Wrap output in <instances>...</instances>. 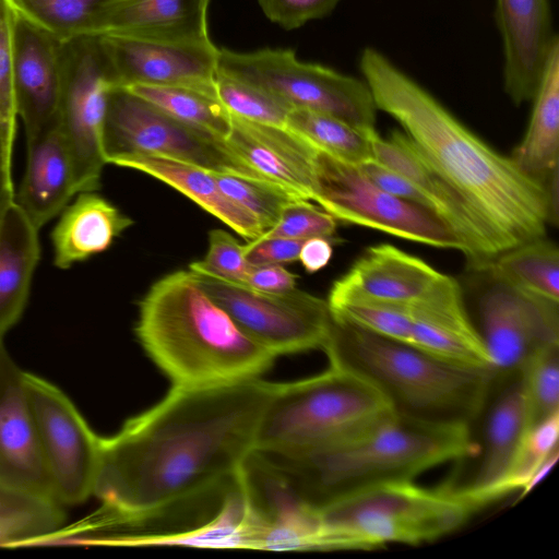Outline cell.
<instances>
[{
  "instance_id": "obj_1",
  "label": "cell",
  "mask_w": 559,
  "mask_h": 559,
  "mask_svg": "<svg viewBox=\"0 0 559 559\" xmlns=\"http://www.w3.org/2000/svg\"><path fill=\"white\" fill-rule=\"evenodd\" d=\"M274 382L173 386L119 431L100 437L93 496L102 509L134 513L235 476L254 450Z\"/></svg>"
},
{
  "instance_id": "obj_2",
  "label": "cell",
  "mask_w": 559,
  "mask_h": 559,
  "mask_svg": "<svg viewBox=\"0 0 559 559\" xmlns=\"http://www.w3.org/2000/svg\"><path fill=\"white\" fill-rule=\"evenodd\" d=\"M359 69L378 110L394 118L418 151L486 225L501 253L546 236V185L461 123L386 56L366 47Z\"/></svg>"
},
{
  "instance_id": "obj_3",
  "label": "cell",
  "mask_w": 559,
  "mask_h": 559,
  "mask_svg": "<svg viewBox=\"0 0 559 559\" xmlns=\"http://www.w3.org/2000/svg\"><path fill=\"white\" fill-rule=\"evenodd\" d=\"M135 333L178 388L258 379L276 359L204 292L190 270L167 274L150 287L139 302Z\"/></svg>"
},
{
  "instance_id": "obj_4",
  "label": "cell",
  "mask_w": 559,
  "mask_h": 559,
  "mask_svg": "<svg viewBox=\"0 0 559 559\" xmlns=\"http://www.w3.org/2000/svg\"><path fill=\"white\" fill-rule=\"evenodd\" d=\"M259 451V450H257ZM263 454L307 506L320 508L353 492L424 472L474 452L471 427L395 415L343 445Z\"/></svg>"
},
{
  "instance_id": "obj_5",
  "label": "cell",
  "mask_w": 559,
  "mask_h": 559,
  "mask_svg": "<svg viewBox=\"0 0 559 559\" xmlns=\"http://www.w3.org/2000/svg\"><path fill=\"white\" fill-rule=\"evenodd\" d=\"M322 349L330 365L371 382L396 415L433 423L471 426L498 373L447 362L334 317Z\"/></svg>"
},
{
  "instance_id": "obj_6",
  "label": "cell",
  "mask_w": 559,
  "mask_h": 559,
  "mask_svg": "<svg viewBox=\"0 0 559 559\" xmlns=\"http://www.w3.org/2000/svg\"><path fill=\"white\" fill-rule=\"evenodd\" d=\"M395 415L371 382L355 371L330 365L316 376L274 383L254 450L334 448L368 435Z\"/></svg>"
},
{
  "instance_id": "obj_7",
  "label": "cell",
  "mask_w": 559,
  "mask_h": 559,
  "mask_svg": "<svg viewBox=\"0 0 559 559\" xmlns=\"http://www.w3.org/2000/svg\"><path fill=\"white\" fill-rule=\"evenodd\" d=\"M475 511L459 495L414 480L372 486L318 510L324 551L429 543L462 527Z\"/></svg>"
},
{
  "instance_id": "obj_8",
  "label": "cell",
  "mask_w": 559,
  "mask_h": 559,
  "mask_svg": "<svg viewBox=\"0 0 559 559\" xmlns=\"http://www.w3.org/2000/svg\"><path fill=\"white\" fill-rule=\"evenodd\" d=\"M90 542L253 550L255 527L238 473L207 489L134 513L100 509Z\"/></svg>"
},
{
  "instance_id": "obj_9",
  "label": "cell",
  "mask_w": 559,
  "mask_h": 559,
  "mask_svg": "<svg viewBox=\"0 0 559 559\" xmlns=\"http://www.w3.org/2000/svg\"><path fill=\"white\" fill-rule=\"evenodd\" d=\"M217 72L255 85L292 108L328 114L361 130L376 129L378 108L364 80L302 62L293 50L218 48Z\"/></svg>"
},
{
  "instance_id": "obj_10",
  "label": "cell",
  "mask_w": 559,
  "mask_h": 559,
  "mask_svg": "<svg viewBox=\"0 0 559 559\" xmlns=\"http://www.w3.org/2000/svg\"><path fill=\"white\" fill-rule=\"evenodd\" d=\"M134 154L270 181L239 158L224 139L178 121L128 88L115 86L109 92L103 129L104 159L110 164Z\"/></svg>"
},
{
  "instance_id": "obj_11",
  "label": "cell",
  "mask_w": 559,
  "mask_h": 559,
  "mask_svg": "<svg viewBox=\"0 0 559 559\" xmlns=\"http://www.w3.org/2000/svg\"><path fill=\"white\" fill-rule=\"evenodd\" d=\"M311 201L335 219L427 246L465 251L456 234L433 211L382 190L359 166L318 148Z\"/></svg>"
},
{
  "instance_id": "obj_12",
  "label": "cell",
  "mask_w": 559,
  "mask_h": 559,
  "mask_svg": "<svg viewBox=\"0 0 559 559\" xmlns=\"http://www.w3.org/2000/svg\"><path fill=\"white\" fill-rule=\"evenodd\" d=\"M60 126L74 168L78 193L99 188L106 162L103 129L116 80L98 35L62 39Z\"/></svg>"
},
{
  "instance_id": "obj_13",
  "label": "cell",
  "mask_w": 559,
  "mask_h": 559,
  "mask_svg": "<svg viewBox=\"0 0 559 559\" xmlns=\"http://www.w3.org/2000/svg\"><path fill=\"white\" fill-rule=\"evenodd\" d=\"M193 274L204 292L234 322L276 357L323 348L332 323L326 300L296 287L283 293H266Z\"/></svg>"
},
{
  "instance_id": "obj_14",
  "label": "cell",
  "mask_w": 559,
  "mask_h": 559,
  "mask_svg": "<svg viewBox=\"0 0 559 559\" xmlns=\"http://www.w3.org/2000/svg\"><path fill=\"white\" fill-rule=\"evenodd\" d=\"M24 384L55 499L80 504L93 496L100 437L57 385L27 371Z\"/></svg>"
},
{
  "instance_id": "obj_15",
  "label": "cell",
  "mask_w": 559,
  "mask_h": 559,
  "mask_svg": "<svg viewBox=\"0 0 559 559\" xmlns=\"http://www.w3.org/2000/svg\"><path fill=\"white\" fill-rule=\"evenodd\" d=\"M473 424L480 427L478 438L472 436L474 452L469 457L475 463L464 477L456 478L464 480L441 487L478 510L503 497L502 486L530 429L520 370L497 373Z\"/></svg>"
},
{
  "instance_id": "obj_16",
  "label": "cell",
  "mask_w": 559,
  "mask_h": 559,
  "mask_svg": "<svg viewBox=\"0 0 559 559\" xmlns=\"http://www.w3.org/2000/svg\"><path fill=\"white\" fill-rule=\"evenodd\" d=\"M491 281L479 297L478 332L492 369L519 371L537 353L559 344V302Z\"/></svg>"
},
{
  "instance_id": "obj_17",
  "label": "cell",
  "mask_w": 559,
  "mask_h": 559,
  "mask_svg": "<svg viewBox=\"0 0 559 559\" xmlns=\"http://www.w3.org/2000/svg\"><path fill=\"white\" fill-rule=\"evenodd\" d=\"M98 36L117 86H186L216 96L218 48L211 39L180 41L118 34Z\"/></svg>"
},
{
  "instance_id": "obj_18",
  "label": "cell",
  "mask_w": 559,
  "mask_h": 559,
  "mask_svg": "<svg viewBox=\"0 0 559 559\" xmlns=\"http://www.w3.org/2000/svg\"><path fill=\"white\" fill-rule=\"evenodd\" d=\"M238 475L258 530L257 550L322 551L318 510L296 496L263 454L253 450Z\"/></svg>"
},
{
  "instance_id": "obj_19",
  "label": "cell",
  "mask_w": 559,
  "mask_h": 559,
  "mask_svg": "<svg viewBox=\"0 0 559 559\" xmlns=\"http://www.w3.org/2000/svg\"><path fill=\"white\" fill-rule=\"evenodd\" d=\"M371 142L374 160L399 173L425 193L436 214L460 238L464 255L474 266L485 270L501 253L486 225L403 131L394 130L388 139L374 131Z\"/></svg>"
},
{
  "instance_id": "obj_20",
  "label": "cell",
  "mask_w": 559,
  "mask_h": 559,
  "mask_svg": "<svg viewBox=\"0 0 559 559\" xmlns=\"http://www.w3.org/2000/svg\"><path fill=\"white\" fill-rule=\"evenodd\" d=\"M16 8V7H15ZM62 39L16 9L13 90L26 139L60 121Z\"/></svg>"
},
{
  "instance_id": "obj_21",
  "label": "cell",
  "mask_w": 559,
  "mask_h": 559,
  "mask_svg": "<svg viewBox=\"0 0 559 559\" xmlns=\"http://www.w3.org/2000/svg\"><path fill=\"white\" fill-rule=\"evenodd\" d=\"M0 484L24 493L57 501L26 393L24 370L11 358L2 340H0Z\"/></svg>"
},
{
  "instance_id": "obj_22",
  "label": "cell",
  "mask_w": 559,
  "mask_h": 559,
  "mask_svg": "<svg viewBox=\"0 0 559 559\" xmlns=\"http://www.w3.org/2000/svg\"><path fill=\"white\" fill-rule=\"evenodd\" d=\"M503 47V87L516 106L532 102L554 45L549 0H496Z\"/></svg>"
},
{
  "instance_id": "obj_23",
  "label": "cell",
  "mask_w": 559,
  "mask_h": 559,
  "mask_svg": "<svg viewBox=\"0 0 559 559\" xmlns=\"http://www.w3.org/2000/svg\"><path fill=\"white\" fill-rule=\"evenodd\" d=\"M230 117L228 147L267 180L310 201L317 147L287 127Z\"/></svg>"
},
{
  "instance_id": "obj_24",
  "label": "cell",
  "mask_w": 559,
  "mask_h": 559,
  "mask_svg": "<svg viewBox=\"0 0 559 559\" xmlns=\"http://www.w3.org/2000/svg\"><path fill=\"white\" fill-rule=\"evenodd\" d=\"M444 274L395 246L368 248L330 290L412 307L427 297Z\"/></svg>"
},
{
  "instance_id": "obj_25",
  "label": "cell",
  "mask_w": 559,
  "mask_h": 559,
  "mask_svg": "<svg viewBox=\"0 0 559 559\" xmlns=\"http://www.w3.org/2000/svg\"><path fill=\"white\" fill-rule=\"evenodd\" d=\"M27 160L14 203L39 230L78 194L72 157L60 121L26 139Z\"/></svg>"
},
{
  "instance_id": "obj_26",
  "label": "cell",
  "mask_w": 559,
  "mask_h": 559,
  "mask_svg": "<svg viewBox=\"0 0 559 559\" xmlns=\"http://www.w3.org/2000/svg\"><path fill=\"white\" fill-rule=\"evenodd\" d=\"M210 0H115L94 17L88 34L165 40L210 39Z\"/></svg>"
},
{
  "instance_id": "obj_27",
  "label": "cell",
  "mask_w": 559,
  "mask_h": 559,
  "mask_svg": "<svg viewBox=\"0 0 559 559\" xmlns=\"http://www.w3.org/2000/svg\"><path fill=\"white\" fill-rule=\"evenodd\" d=\"M132 224L129 216L95 191L78 193L52 229L53 265L66 270L107 250Z\"/></svg>"
},
{
  "instance_id": "obj_28",
  "label": "cell",
  "mask_w": 559,
  "mask_h": 559,
  "mask_svg": "<svg viewBox=\"0 0 559 559\" xmlns=\"http://www.w3.org/2000/svg\"><path fill=\"white\" fill-rule=\"evenodd\" d=\"M110 164L142 171L165 182L247 240L255 239L264 233L251 213L221 191L209 170L173 158L146 154L118 157Z\"/></svg>"
},
{
  "instance_id": "obj_29",
  "label": "cell",
  "mask_w": 559,
  "mask_h": 559,
  "mask_svg": "<svg viewBox=\"0 0 559 559\" xmlns=\"http://www.w3.org/2000/svg\"><path fill=\"white\" fill-rule=\"evenodd\" d=\"M39 255L38 229L13 202L0 223V340L24 311Z\"/></svg>"
},
{
  "instance_id": "obj_30",
  "label": "cell",
  "mask_w": 559,
  "mask_h": 559,
  "mask_svg": "<svg viewBox=\"0 0 559 559\" xmlns=\"http://www.w3.org/2000/svg\"><path fill=\"white\" fill-rule=\"evenodd\" d=\"M532 102L527 130L510 157L522 173L545 183L559 165V41L549 53Z\"/></svg>"
},
{
  "instance_id": "obj_31",
  "label": "cell",
  "mask_w": 559,
  "mask_h": 559,
  "mask_svg": "<svg viewBox=\"0 0 559 559\" xmlns=\"http://www.w3.org/2000/svg\"><path fill=\"white\" fill-rule=\"evenodd\" d=\"M485 270L516 289L559 302V249L546 236L503 251Z\"/></svg>"
},
{
  "instance_id": "obj_32",
  "label": "cell",
  "mask_w": 559,
  "mask_h": 559,
  "mask_svg": "<svg viewBox=\"0 0 559 559\" xmlns=\"http://www.w3.org/2000/svg\"><path fill=\"white\" fill-rule=\"evenodd\" d=\"M64 522L63 506L0 484V545L47 542Z\"/></svg>"
},
{
  "instance_id": "obj_33",
  "label": "cell",
  "mask_w": 559,
  "mask_h": 559,
  "mask_svg": "<svg viewBox=\"0 0 559 559\" xmlns=\"http://www.w3.org/2000/svg\"><path fill=\"white\" fill-rule=\"evenodd\" d=\"M286 127L343 162L359 166L374 160L371 138L376 129L361 130L334 116L304 108L289 111Z\"/></svg>"
},
{
  "instance_id": "obj_34",
  "label": "cell",
  "mask_w": 559,
  "mask_h": 559,
  "mask_svg": "<svg viewBox=\"0 0 559 559\" xmlns=\"http://www.w3.org/2000/svg\"><path fill=\"white\" fill-rule=\"evenodd\" d=\"M126 88L188 126L224 140L230 132V114L214 95L186 86L136 84Z\"/></svg>"
},
{
  "instance_id": "obj_35",
  "label": "cell",
  "mask_w": 559,
  "mask_h": 559,
  "mask_svg": "<svg viewBox=\"0 0 559 559\" xmlns=\"http://www.w3.org/2000/svg\"><path fill=\"white\" fill-rule=\"evenodd\" d=\"M332 317L381 336L409 344L413 318L408 306L343 295L328 297Z\"/></svg>"
},
{
  "instance_id": "obj_36",
  "label": "cell",
  "mask_w": 559,
  "mask_h": 559,
  "mask_svg": "<svg viewBox=\"0 0 559 559\" xmlns=\"http://www.w3.org/2000/svg\"><path fill=\"white\" fill-rule=\"evenodd\" d=\"M221 191L233 202L251 213L267 230L280 218L284 207L305 200L290 190L265 180L210 171Z\"/></svg>"
},
{
  "instance_id": "obj_37",
  "label": "cell",
  "mask_w": 559,
  "mask_h": 559,
  "mask_svg": "<svg viewBox=\"0 0 559 559\" xmlns=\"http://www.w3.org/2000/svg\"><path fill=\"white\" fill-rule=\"evenodd\" d=\"M215 90L218 100L231 116L286 127L288 114L293 108L271 93L218 72Z\"/></svg>"
},
{
  "instance_id": "obj_38",
  "label": "cell",
  "mask_w": 559,
  "mask_h": 559,
  "mask_svg": "<svg viewBox=\"0 0 559 559\" xmlns=\"http://www.w3.org/2000/svg\"><path fill=\"white\" fill-rule=\"evenodd\" d=\"M19 11L60 39L88 34L97 13L115 0H12Z\"/></svg>"
},
{
  "instance_id": "obj_39",
  "label": "cell",
  "mask_w": 559,
  "mask_h": 559,
  "mask_svg": "<svg viewBox=\"0 0 559 559\" xmlns=\"http://www.w3.org/2000/svg\"><path fill=\"white\" fill-rule=\"evenodd\" d=\"M520 371L531 428L559 412V344L537 353Z\"/></svg>"
},
{
  "instance_id": "obj_40",
  "label": "cell",
  "mask_w": 559,
  "mask_h": 559,
  "mask_svg": "<svg viewBox=\"0 0 559 559\" xmlns=\"http://www.w3.org/2000/svg\"><path fill=\"white\" fill-rule=\"evenodd\" d=\"M559 412L531 427L502 486L503 497L521 490V497L544 461L558 449Z\"/></svg>"
},
{
  "instance_id": "obj_41",
  "label": "cell",
  "mask_w": 559,
  "mask_h": 559,
  "mask_svg": "<svg viewBox=\"0 0 559 559\" xmlns=\"http://www.w3.org/2000/svg\"><path fill=\"white\" fill-rule=\"evenodd\" d=\"M251 264L243 255V246L228 231L213 229L209 234V250L203 260L192 262L193 273L245 285Z\"/></svg>"
},
{
  "instance_id": "obj_42",
  "label": "cell",
  "mask_w": 559,
  "mask_h": 559,
  "mask_svg": "<svg viewBox=\"0 0 559 559\" xmlns=\"http://www.w3.org/2000/svg\"><path fill=\"white\" fill-rule=\"evenodd\" d=\"M336 230V219L308 200H297L284 207L278 221L261 237L309 239L331 238Z\"/></svg>"
},
{
  "instance_id": "obj_43",
  "label": "cell",
  "mask_w": 559,
  "mask_h": 559,
  "mask_svg": "<svg viewBox=\"0 0 559 559\" xmlns=\"http://www.w3.org/2000/svg\"><path fill=\"white\" fill-rule=\"evenodd\" d=\"M16 8L12 0H0V128L14 141L16 107L13 90V28Z\"/></svg>"
},
{
  "instance_id": "obj_44",
  "label": "cell",
  "mask_w": 559,
  "mask_h": 559,
  "mask_svg": "<svg viewBox=\"0 0 559 559\" xmlns=\"http://www.w3.org/2000/svg\"><path fill=\"white\" fill-rule=\"evenodd\" d=\"M265 16L285 29L329 15L340 0H258Z\"/></svg>"
},
{
  "instance_id": "obj_45",
  "label": "cell",
  "mask_w": 559,
  "mask_h": 559,
  "mask_svg": "<svg viewBox=\"0 0 559 559\" xmlns=\"http://www.w3.org/2000/svg\"><path fill=\"white\" fill-rule=\"evenodd\" d=\"M305 240L282 237H258L243 246V255L251 265L289 263L298 260Z\"/></svg>"
},
{
  "instance_id": "obj_46",
  "label": "cell",
  "mask_w": 559,
  "mask_h": 559,
  "mask_svg": "<svg viewBox=\"0 0 559 559\" xmlns=\"http://www.w3.org/2000/svg\"><path fill=\"white\" fill-rule=\"evenodd\" d=\"M359 167L382 190L433 211L432 204L425 193L399 173L380 165L376 160L361 164Z\"/></svg>"
},
{
  "instance_id": "obj_47",
  "label": "cell",
  "mask_w": 559,
  "mask_h": 559,
  "mask_svg": "<svg viewBox=\"0 0 559 559\" xmlns=\"http://www.w3.org/2000/svg\"><path fill=\"white\" fill-rule=\"evenodd\" d=\"M297 275L282 264L252 265L245 286L266 292L283 293L296 287Z\"/></svg>"
},
{
  "instance_id": "obj_48",
  "label": "cell",
  "mask_w": 559,
  "mask_h": 559,
  "mask_svg": "<svg viewBox=\"0 0 559 559\" xmlns=\"http://www.w3.org/2000/svg\"><path fill=\"white\" fill-rule=\"evenodd\" d=\"M11 140L0 128V223L14 202V188L12 181V148Z\"/></svg>"
},
{
  "instance_id": "obj_49",
  "label": "cell",
  "mask_w": 559,
  "mask_h": 559,
  "mask_svg": "<svg viewBox=\"0 0 559 559\" xmlns=\"http://www.w3.org/2000/svg\"><path fill=\"white\" fill-rule=\"evenodd\" d=\"M332 254L333 248L329 238L313 237L304 241L298 260L308 273H316L329 264Z\"/></svg>"
}]
</instances>
